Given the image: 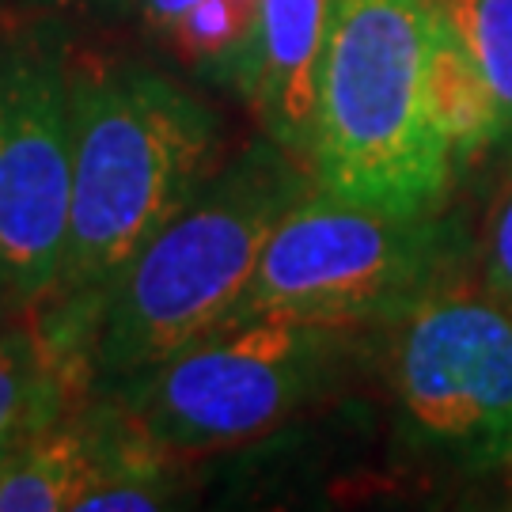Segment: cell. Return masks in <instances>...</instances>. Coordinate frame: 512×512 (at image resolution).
I'll use <instances>...</instances> for the list:
<instances>
[{"label":"cell","mask_w":512,"mask_h":512,"mask_svg":"<svg viewBox=\"0 0 512 512\" xmlns=\"http://www.w3.org/2000/svg\"><path fill=\"white\" fill-rule=\"evenodd\" d=\"M300 167L262 137L209 183L88 300L95 384L126 387L190 338L232 315L255 281L277 220L311 190Z\"/></svg>","instance_id":"1"},{"label":"cell","mask_w":512,"mask_h":512,"mask_svg":"<svg viewBox=\"0 0 512 512\" xmlns=\"http://www.w3.org/2000/svg\"><path fill=\"white\" fill-rule=\"evenodd\" d=\"M220 122L145 65L73 73V217L54 293H95L217 171Z\"/></svg>","instance_id":"2"},{"label":"cell","mask_w":512,"mask_h":512,"mask_svg":"<svg viewBox=\"0 0 512 512\" xmlns=\"http://www.w3.org/2000/svg\"><path fill=\"white\" fill-rule=\"evenodd\" d=\"M429 0H330L311 122V183L353 202L425 213L456 175L425 65Z\"/></svg>","instance_id":"3"},{"label":"cell","mask_w":512,"mask_h":512,"mask_svg":"<svg viewBox=\"0 0 512 512\" xmlns=\"http://www.w3.org/2000/svg\"><path fill=\"white\" fill-rule=\"evenodd\" d=\"M467 239L440 209L403 213L311 186L277 220L236 311H281L327 327L395 323L459 281Z\"/></svg>","instance_id":"4"},{"label":"cell","mask_w":512,"mask_h":512,"mask_svg":"<svg viewBox=\"0 0 512 512\" xmlns=\"http://www.w3.org/2000/svg\"><path fill=\"white\" fill-rule=\"evenodd\" d=\"M346 342V327L281 311H232L118 387L114 403L175 456L236 448L315 399Z\"/></svg>","instance_id":"5"},{"label":"cell","mask_w":512,"mask_h":512,"mask_svg":"<svg viewBox=\"0 0 512 512\" xmlns=\"http://www.w3.org/2000/svg\"><path fill=\"white\" fill-rule=\"evenodd\" d=\"M391 387L406 437L471 471L512 463V308L448 281L399 315Z\"/></svg>","instance_id":"6"},{"label":"cell","mask_w":512,"mask_h":512,"mask_svg":"<svg viewBox=\"0 0 512 512\" xmlns=\"http://www.w3.org/2000/svg\"><path fill=\"white\" fill-rule=\"evenodd\" d=\"M73 217V73L50 54L4 57L0 285L19 304L57 289Z\"/></svg>","instance_id":"7"},{"label":"cell","mask_w":512,"mask_h":512,"mask_svg":"<svg viewBox=\"0 0 512 512\" xmlns=\"http://www.w3.org/2000/svg\"><path fill=\"white\" fill-rule=\"evenodd\" d=\"M0 330V444L65 418L95 384L88 300L46 293Z\"/></svg>","instance_id":"8"},{"label":"cell","mask_w":512,"mask_h":512,"mask_svg":"<svg viewBox=\"0 0 512 512\" xmlns=\"http://www.w3.org/2000/svg\"><path fill=\"white\" fill-rule=\"evenodd\" d=\"M330 0H262L251 61L239 84L262 133L308 164L319 61L327 46Z\"/></svg>","instance_id":"9"},{"label":"cell","mask_w":512,"mask_h":512,"mask_svg":"<svg viewBox=\"0 0 512 512\" xmlns=\"http://www.w3.org/2000/svg\"><path fill=\"white\" fill-rule=\"evenodd\" d=\"M110 410L76 414L42 425L8 444L0 467V512L76 509L103 467Z\"/></svg>","instance_id":"10"},{"label":"cell","mask_w":512,"mask_h":512,"mask_svg":"<svg viewBox=\"0 0 512 512\" xmlns=\"http://www.w3.org/2000/svg\"><path fill=\"white\" fill-rule=\"evenodd\" d=\"M262 0H133L141 31L175 65L213 88L239 92Z\"/></svg>","instance_id":"11"},{"label":"cell","mask_w":512,"mask_h":512,"mask_svg":"<svg viewBox=\"0 0 512 512\" xmlns=\"http://www.w3.org/2000/svg\"><path fill=\"white\" fill-rule=\"evenodd\" d=\"M433 4V0H429ZM425 88L429 110L437 122L444 145L452 152V164L471 167L486 152H497V103L490 84L478 69L475 54L459 27L433 4V27H429V65H425Z\"/></svg>","instance_id":"12"},{"label":"cell","mask_w":512,"mask_h":512,"mask_svg":"<svg viewBox=\"0 0 512 512\" xmlns=\"http://www.w3.org/2000/svg\"><path fill=\"white\" fill-rule=\"evenodd\" d=\"M467 38L497 103V152L512 156V0H433Z\"/></svg>","instance_id":"13"},{"label":"cell","mask_w":512,"mask_h":512,"mask_svg":"<svg viewBox=\"0 0 512 512\" xmlns=\"http://www.w3.org/2000/svg\"><path fill=\"white\" fill-rule=\"evenodd\" d=\"M482 285L512 308V186L497 198L482 232Z\"/></svg>","instance_id":"14"},{"label":"cell","mask_w":512,"mask_h":512,"mask_svg":"<svg viewBox=\"0 0 512 512\" xmlns=\"http://www.w3.org/2000/svg\"><path fill=\"white\" fill-rule=\"evenodd\" d=\"M16 311H27V308H23V304H19L16 296L8 293L4 285H0V330L12 327V323H16Z\"/></svg>","instance_id":"15"},{"label":"cell","mask_w":512,"mask_h":512,"mask_svg":"<svg viewBox=\"0 0 512 512\" xmlns=\"http://www.w3.org/2000/svg\"><path fill=\"white\" fill-rule=\"evenodd\" d=\"M0 107H4V61H0Z\"/></svg>","instance_id":"16"},{"label":"cell","mask_w":512,"mask_h":512,"mask_svg":"<svg viewBox=\"0 0 512 512\" xmlns=\"http://www.w3.org/2000/svg\"><path fill=\"white\" fill-rule=\"evenodd\" d=\"M31 4H69V0H31Z\"/></svg>","instance_id":"17"},{"label":"cell","mask_w":512,"mask_h":512,"mask_svg":"<svg viewBox=\"0 0 512 512\" xmlns=\"http://www.w3.org/2000/svg\"><path fill=\"white\" fill-rule=\"evenodd\" d=\"M4 456H8V444H0V467H4Z\"/></svg>","instance_id":"18"}]
</instances>
